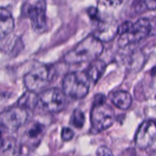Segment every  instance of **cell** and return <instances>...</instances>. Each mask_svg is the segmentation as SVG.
I'll use <instances>...</instances> for the list:
<instances>
[{
	"label": "cell",
	"mask_w": 156,
	"mask_h": 156,
	"mask_svg": "<svg viewBox=\"0 0 156 156\" xmlns=\"http://www.w3.org/2000/svg\"><path fill=\"white\" fill-rule=\"evenodd\" d=\"M85 120V114L82 111L76 109L73 111L71 117V123L75 127L78 129L83 127Z\"/></svg>",
	"instance_id": "cell-16"
},
{
	"label": "cell",
	"mask_w": 156,
	"mask_h": 156,
	"mask_svg": "<svg viewBox=\"0 0 156 156\" xmlns=\"http://www.w3.org/2000/svg\"><path fill=\"white\" fill-rule=\"evenodd\" d=\"M15 27V21L12 14L4 8L0 7V38L10 34Z\"/></svg>",
	"instance_id": "cell-11"
},
{
	"label": "cell",
	"mask_w": 156,
	"mask_h": 156,
	"mask_svg": "<svg viewBox=\"0 0 156 156\" xmlns=\"http://www.w3.org/2000/svg\"><path fill=\"white\" fill-rule=\"evenodd\" d=\"M24 11L34 30L37 33L44 32L47 26L46 0H29L24 6Z\"/></svg>",
	"instance_id": "cell-5"
},
{
	"label": "cell",
	"mask_w": 156,
	"mask_h": 156,
	"mask_svg": "<svg viewBox=\"0 0 156 156\" xmlns=\"http://www.w3.org/2000/svg\"><path fill=\"white\" fill-rule=\"evenodd\" d=\"M151 30V23L147 18H140L135 23L125 21L118 26V44L124 47L140 42L150 34Z\"/></svg>",
	"instance_id": "cell-2"
},
{
	"label": "cell",
	"mask_w": 156,
	"mask_h": 156,
	"mask_svg": "<svg viewBox=\"0 0 156 156\" xmlns=\"http://www.w3.org/2000/svg\"><path fill=\"white\" fill-rule=\"evenodd\" d=\"M96 155H112L113 153L108 147H105V146H101L100 148H98L97 152H96Z\"/></svg>",
	"instance_id": "cell-20"
},
{
	"label": "cell",
	"mask_w": 156,
	"mask_h": 156,
	"mask_svg": "<svg viewBox=\"0 0 156 156\" xmlns=\"http://www.w3.org/2000/svg\"><path fill=\"white\" fill-rule=\"evenodd\" d=\"M73 136H74V133L69 127L63 128L61 132V137L64 141H69L73 138Z\"/></svg>",
	"instance_id": "cell-19"
},
{
	"label": "cell",
	"mask_w": 156,
	"mask_h": 156,
	"mask_svg": "<svg viewBox=\"0 0 156 156\" xmlns=\"http://www.w3.org/2000/svg\"><path fill=\"white\" fill-rule=\"evenodd\" d=\"M136 146L146 150L156 143V123L152 120L144 121L137 130L135 137Z\"/></svg>",
	"instance_id": "cell-9"
},
{
	"label": "cell",
	"mask_w": 156,
	"mask_h": 156,
	"mask_svg": "<svg viewBox=\"0 0 156 156\" xmlns=\"http://www.w3.org/2000/svg\"><path fill=\"white\" fill-rule=\"evenodd\" d=\"M117 34L118 25L117 23L113 21H106L99 23L93 35L99 41L103 42L111 41L115 37Z\"/></svg>",
	"instance_id": "cell-10"
},
{
	"label": "cell",
	"mask_w": 156,
	"mask_h": 156,
	"mask_svg": "<svg viewBox=\"0 0 156 156\" xmlns=\"http://www.w3.org/2000/svg\"><path fill=\"white\" fill-rule=\"evenodd\" d=\"M66 94L58 88L44 90L38 95V104L41 109L47 113L54 114L62 111L66 105Z\"/></svg>",
	"instance_id": "cell-6"
},
{
	"label": "cell",
	"mask_w": 156,
	"mask_h": 156,
	"mask_svg": "<svg viewBox=\"0 0 156 156\" xmlns=\"http://www.w3.org/2000/svg\"><path fill=\"white\" fill-rule=\"evenodd\" d=\"M88 15L91 18H94V19H97L98 17V9L95 8H90L88 9Z\"/></svg>",
	"instance_id": "cell-21"
},
{
	"label": "cell",
	"mask_w": 156,
	"mask_h": 156,
	"mask_svg": "<svg viewBox=\"0 0 156 156\" xmlns=\"http://www.w3.org/2000/svg\"><path fill=\"white\" fill-rule=\"evenodd\" d=\"M106 62L101 59H96L91 61L86 72L90 81L96 83L104 74L106 69Z\"/></svg>",
	"instance_id": "cell-12"
},
{
	"label": "cell",
	"mask_w": 156,
	"mask_h": 156,
	"mask_svg": "<svg viewBox=\"0 0 156 156\" xmlns=\"http://www.w3.org/2000/svg\"><path fill=\"white\" fill-rule=\"evenodd\" d=\"M15 148V140L9 139V140H4L0 149H2V155H13V154H15V152H14Z\"/></svg>",
	"instance_id": "cell-17"
},
{
	"label": "cell",
	"mask_w": 156,
	"mask_h": 156,
	"mask_svg": "<svg viewBox=\"0 0 156 156\" xmlns=\"http://www.w3.org/2000/svg\"><path fill=\"white\" fill-rule=\"evenodd\" d=\"M115 121V113L106 103L94 105L91 112V130L100 133L108 129Z\"/></svg>",
	"instance_id": "cell-4"
},
{
	"label": "cell",
	"mask_w": 156,
	"mask_h": 156,
	"mask_svg": "<svg viewBox=\"0 0 156 156\" xmlns=\"http://www.w3.org/2000/svg\"><path fill=\"white\" fill-rule=\"evenodd\" d=\"M122 1L123 0H105V3L107 5L114 6L115 7L116 5H120L122 2Z\"/></svg>",
	"instance_id": "cell-22"
},
{
	"label": "cell",
	"mask_w": 156,
	"mask_h": 156,
	"mask_svg": "<svg viewBox=\"0 0 156 156\" xmlns=\"http://www.w3.org/2000/svg\"><path fill=\"white\" fill-rule=\"evenodd\" d=\"M103 50L101 41L93 34L89 35L65 55L64 61L68 64L91 62L101 56Z\"/></svg>",
	"instance_id": "cell-1"
},
{
	"label": "cell",
	"mask_w": 156,
	"mask_h": 156,
	"mask_svg": "<svg viewBox=\"0 0 156 156\" xmlns=\"http://www.w3.org/2000/svg\"><path fill=\"white\" fill-rule=\"evenodd\" d=\"M5 128L0 123V148H1L3 142L5 140Z\"/></svg>",
	"instance_id": "cell-24"
},
{
	"label": "cell",
	"mask_w": 156,
	"mask_h": 156,
	"mask_svg": "<svg viewBox=\"0 0 156 156\" xmlns=\"http://www.w3.org/2000/svg\"><path fill=\"white\" fill-rule=\"evenodd\" d=\"M90 79L85 72H73L65 76L62 91L66 95L76 100L82 99L90 89Z\"/></svg>",
	"instance_id": "cell-3"
},
{
	"label": "cell",
	"mask_w": 156,
	"mask_h": 156,
	"mask_svg": "<svg viewBox=\"0 0 156 156\" xmlns=\"http://www.w3.org/2000/svg\"><path fill=\"white\" fill-rule=\"evenodd\" d=\"M105 96L104 94H98L97 96H95V98H94V105L96 104H101L105 103Z\"/></svg>",
	"instance_id": "cell-23"
},
{
	"label": "cell",
	"mask_w": 156,
	"mask_h": 156,
	"mask_svg": "<svg viewBox=\"0 0 156 156\" xmlns=\"http://www.w3.org/2000/svg\"><path fill=\"white\" fill-rule=\"evenodd\" d=\"M38 95L36 92L27 90L24 94H22L18 102V106L24 109H34L37 106Z\"/></svg>",
	"instance_id": "cell-14"
},
{
	"label": "cell",
	"mask_w": 156,
	"mask_h": 156,
	"mask_svg": "<svg viewBox=\"0 0 156 156\" xmlns=\"http://www.w3.org/2000/svg\"><path fill=\"white\" fill-rule=\"evenodd\" d=\"M24 86L28 91L39 92L45 88L49 82V72L44 66H35L24 75Z\"/></svg>",
	"instance_id": "cell-7"
},
{
	"label": "cell",
	"mask_w": 156,
	"mask_h": 156,
	"mask_svg": "<svg viewBox=\"0 0 156 156\" xmlns=\"http://www.w3.org/2000/svg\"><path fill=\"white\" fill-rule=\"evenodd\" d=\"M112 103L120 109L127 110L130 108L133 103V99L130 94L125 91H117L111 95Z\"/></svg>",
	"instance_id": "cell-13"
},
{
	"label": "cell",
	"mask_w": 156,
	"mask_h": 156,
	"mask_svg": "<svg viewBox=\"0 0 156 156\" xmlns=\"http://www.w3.org/2000/svg\"><path fill=\"white\" fill-rule=\"evenodd\" d=\"M145 10H156V0H137Z\"/></svg>",
	"instance_id": "cell-18"
},
{
	"label": "cell",
	"mask_w": 156,
	"mask_h": 156,
	"mask_svg": "<svg viewBox=\"0 0 156 156\" xmlns=\"http://www.w3.org/2000/svg\"><path fill=\"white\" fill-rule=\"evenodd\" d=\"M44 127L41 123L35 122L33 124L30 125V127L26 131V135L29 140H37L41 136L42 133H44Z\"/></svg>",
	"instance_id": "cell-15"
},
{
	"label": "cell",
	"mask_w": 156,
	"mask_h": 156,
	"mask_svg": "<svg viewBox=\"0 0 156 156\" xmlns=\"http://www.w3.org/2000/svg\"><path fill=\"white\" fill-rule=\"evenodd\" d=\"M27 111L21 107L12 108L0 114V123L9 130H16L25 123Z\"/></svg>",
	"instance_id": "cell-8"
}]
</instances>
